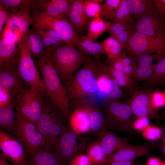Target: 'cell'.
Masks as SVG:
<instances>
[{"label":"cell","instance_id":"29","mask_svg":"<svg viewBox=\"0 0 165 165\" xmlns=\"http://www.w3.org/2000/svg\"><path fill=\"white\" fill-rule=\"evenodd\" d=\"M108 68L116 82L121 87L127 90L132 95L137 91V83L132 77L119 71L111 66L108 65Z\"/></svg>","mask_w":165,"mask_h":165},{"label":"cell","instance_id":"4","mask_svg":"<svg viewBox=\"0 0 165 165\" xmlns=\"http://www.w3.org/2000/svg\"><path fill=\"white\" fill-rule=\"evenodd\" d=\"M105 129L112 132L133 133L131 108L128 102L113 99L103 107Z\"/></svg>","mask_w":165,"mask_h":165},{"label":"cell","instance_id":"32","mask_svg":"<svg viewBox=\"0 0 165 165\" xmlns=\"http://www.w3.org/2000/svg\"><path fill=\"white\" fill-rule=\"evenodd\" d=\"M86 151V155L93 164L102 165L105 164L107 158L102 149L100 141L89 144Z\"/></svg>","mask_w":165,"mask_h":165},{"label":"cell","instance_id":"13","mask_svg":"<svg viewBox=\"0 0 165 165\" xmlns=\"http://www.w3.org/2000/svg\"><path fill=\"white\" fill-rule=\"evenodd\" d=\"M1 153L12 165H28L27 157L21 143L4 130H0Z\"/></svg>","mask_w":165,"mask_h":165},{"label":"cell","instance_id":"58","mask_svg":"<svg viewBox=\"0 0 165 165\" xmlns=\"http://www.w3.org/2000/svg\"><path fill=\"white\" fill-rule=\"evenodd\" d=\"M163 165H165V161L163 162Z\"/></svg>","mask_w":165,"mask_h":165},{"label":"cell","instance_id":"30","mask_svg":"<svg viewBox=\"0 0 165 165\" xmlns=\"http://www.w3.org/2000/svg\"><path fill=\"white\" fill-rule=\"evenodd\" d=\"M133 29L126 24L115 23L112 24L107 32L122 45L123 49L126 46L130 34Z\"/></svg>","mask_w":165,"mask_h":165},{"label":"cell","instance_id":"38","mask_svg":"<svg viewBox=\"0 0 165 165\" xmlns=\"http://www.w3.org/2000/svg\"><path fill=\"white\" fill-rule=\"evenodd\" d=\"M113 21L126 24L134 22L127 0H122Z\"/></svg>","mask_w":165,"mask_h":165},{"label":"cell","instance_id":"5","mask_svg":"<svg viewBox=\"0 0 165 165\" xmlns=\"http://www.w3.org/2000/svg\"><path fill=\"white\" fill-rule=\"evenodd\" d=\"M63 119L59 111L46 96L37 125L48 147L51 149L60 137L64 125Z\"/></svg>","mask_w":165,"mask_h":165},{"label":"cell","instance_id":"15","mask_svg":"<svg viewBox=\"0 0 165 165\" xmlns=\"http://www.w3.org/2000/svg\"><path fill=\"white\" fill-rule=\"evenodd\" d=\"M19 43L0 38V69L16 70L20 56Z\"/></svg>","mask_w":165,"mask_h":165},{"label":"cell","instance_id":"39","mask_svg":"<svg viewBox=\"0 0 165 165\" xmlns=\"http://www.w3.org/2000/svg\"><path fill=\"white\" fill-rule=\"evenodd\" d=\"M102 0H86L84 2L85 13L87 17L95 18L100 16L101 15L102 6L100 3Z\"/></svg>","mask_w":165,"mask_h":165},{"label":"cell","instance_id":"34","mask_svg":"<svg viewBox=\"0 0 165 165\" xmlns=\"http://www.w3.org/2000/svg\"><path fill=\"white\" fill-rule=\"evenodd\" d=\"M104 53L108 59L118 58L123 49L122 45L112 35H110L102 42Z\"/></svg>","mask_w":165,"mask_h":165},{"label":"cell","instance_id":"8","mask_svg":"<svg viewBox=\"0 0 165 165\" xmlns=\"http://www.w3.org/2000/svg\"><path fill=\"white\" fill-rule=\"evenodd\" d=\"M14 138L23 146L27 157L48 147L44 136L38 130L37 124L17 116Z\"/></svg>","mask_w":165,"mask_h":165},{"label":"cell","instance_id":"6","mask_svg":"<svg viewBox=\"0 0 165 165\" xmlns=\"http://www.w3.org/2000/svg\"><path fill=\"white\" fill-rule=\"evenodd\" d=\"M46 95L30 87L22 89L16 97V115L37 124L45 103Z\"/></svg>","mask_w":165,"mask_h":165},{"label":"cell","instance_id":"53","mask_svg":"<svg viewBox=\"0 0 165 165\" xmlns=\"http://www.w3.org/2000/svg\"><path fill=\"white\" fill-rule=\"evenodd\" d=\"M163 162L158 158L150 157L147 160L145 165H163Z\"/></svg>","mask_w":165,"mask_h":165},{"label":"cell","instance_id":"47","mask_svg":"<svg viewBox=\"0 0 165 165\" xmlns=\"http://www.w3.org/2000/svg\"><path fill=\"white\" fill-rule=\"evenodd\" d=\"M5 38L14 42H19L21 38L20 34L14 30L4 27L0 35V38Z\"/></svg>","mask_w":165,"mask_h":165},{"label":"cell","instance_id":"42","mask_svg":"<svg viewBox=\"0 0 165 165\" xmlns=\"http://www.w3.org/2000/svg\"><path fill=\"white\" fill-rule=\"evenodd\" d=\"M105 94L109 97L114 100L120 98L123 95L120 86L116 82L112 76L109 79Z\"/></svg>","mask_w":165,"mask_h":165},{"label":"cell","instance_id":"26","mask_svg":"<svg viewBox=\"0 0 165 165\" xmlns=\"http://www.w3.org/2000/svg\"><path fill=\"white\" fill-rule=\"evenodd\" d=\"M26 43L34 61L42 56L46 51L41 37L33 28L22 38Z\"/></svg>","mask_w":165,"mask_h":165},{"label":"cell","instance_id":"41","mask_svg":"<svg viewBox=\"0 0 165 165\" xmlns=\"http://www.w3.org/2000/svg\"><path fill=\"white\" fill-rule=\"evenodd\" d=\"M165 56L164 54L145 53L132 58L137 62L138 67L151 65L154 59H156L158 61Z\"/></svg>","mask_w":165,"mask_h":165},{"label":"cell","instance_id":"48","mask_svg":"<svg viewBox=\"0 0 165 165\" xmlns=\"http://www.w3.org/2000/svg\"><path fill=\"white\" fill-rule=\"evenodd\" d=\"M149 118L146 116L137 118L134 121L132 125L133 129L138 131H143L149 125Z\"/></svg>","mask_w":165,"mask_h":165},{"label":"cell","instance_id":"11","mask_svg":"<svg viewBox=\"0 0 165 165\" xmlns=\"http://www.w3.org/2000/svg\"><path fill=\"white\" fill-rule=\"evenodd\" d=\"M31 12L34 20L33 24L50 27L59 35L64 43L74 48L75 44L80 35L75 31L66 16L53 17L43 14L35 10H32Z\"/></svg>","mask_w":165,"mask_h":165},{"label":"cell","instance_id":"2","mask_svg":"<svg viewBox=\"0 0 165 165\" xmlns=\"http://www.w3.org/2000/svg\"><path fill=\"white\" fill-rule=\"evenodd\" d=\"M40 72L46 89V94L65 120H68L71 112L65 86L53 67L48 52L34 61Z\"/></svg>","mask_w":165,"mask_h":165},{"label":"cell","instance_id":"19","mask_svg":"<svg viewBox=\"0 0 165 165\" xmlns=\"http://www.w3.org/2000/svg\"><path fill=\"white\" fill-rule=\"evenodd\" d=\"M67 15L75 31L80 36L88 30L90 22L85 13L83 0H73Z\"/></svg>","mask_w":165,"mask_h":165},{"label":"cell","instance_id":"55","mask_svg":"<svg viewBox=\"0 0 165 165\" xmlns=\"http://www.w3.org/2000/svg\"><path fill=\"white\" fill-rule=\"evenodd\" d=\"M162 134L161 137L162 142V151L163 155L165 156V125L162 126Z\"/></svg>","mask_w":165,"mask_h":165},{"label":"cell","instance_id":"36","mask_svg":"<svg viewBox=\"0 0 165 165\" xmlns=\"http://www.w3.org/2000/svg\"><path fill=\"white\" fill-rule=\"evenodd\" d=\"M35 0H0V3L9 12L15 13L18 11L28 7L33 8ZM32 8V9H33Z\"/></svg>","mask_w":165,"mask_h":165},{"label":"cell","instance_id":"40","mask_svg":"<svg viewBox=\"0 0 165 165\" xmlns=\"http://www.w3.org/2000/svg\"><path fill=\"white\" fill-rule=\"evenodd\" d=\"M156 65V64L137 67L133 74L132 77L135 81L147 80L152 75Z\"/></svg>","mask_w":165,"mask_h":165},{"label":"cell","instance_id":"22","mask_svg":"<svg viewBox=\"0 0 165 165\" xmlns=\"http://www.w3.org/2000/svg\"><path fill=\"white\" fill-rule=\"evenodd\" d=\"M27 85H28L19 76L16 70L0 69V88L7 89L16 95L21 90L28 87Z\"/></svg>","mask_w":165,"mask_h":165},{"label":"cell","instance_id":"27","mask_svg":"<svg viewBox=\"0 0 165 165\" xmlns=\"http://www.w3.org/2000/svg\"><path fill=\"white\" fill-rule=\"evenodd\" d=\"M15 104L0 108V127L14 138L16 126Z\"/></svg>","mask_w":165,"mask_h":165},{"label":"cell","instance_id":"49","mask_svg":"<svg viewBox=\"0 0 165 165\" xmlns=\"http://www.w3.org/2000/svg\"><path fill=\"white\" fill-rule=\"evenodd\" d=\"M89 157L83 153L79 154L73 159L69 165H92Z\"/></svg>","mask_w":165,"mask_h":165},{"label":"cell","instance_id":"44","mask_svg":"<svg viewBox=\"0 0 165 165\" xmlns=\"http://www.w3.org/2000/svg\"><path fill=\"white\" fill-rule=\"evenodd\" d=\"M107 61L108 65L132 77L134 71L137 67L132 65H125L116 59L111 60L107 59Z\"/></svg>","mask_w":165,"mask_h":165},{"label":"cell","instance_id":"20","mask_svg":"<svg viewBox=\"0 0 165 165\" xmlns=\"http://www.w3.org/2000/svg\"><path fill=\"white\" fill-rule=\"evenodd\" d=\"M67 120L69 127L79 135L90 131L89 113L84 106L71 111Z\"/></svg>","mask_w":165,"mask_h":165},{"label":"cell","instance_id":"7","mask_svg":"<svg viewBox=\"0 0 165 165\" xmlns=\"http://www.w3.org/2000/svg\"><path fill=\"white\" fill-rule=\"evenodd\" d=\"M89 144L87 139L81 138L68 125H64L60 137L51 149L65 165L77 155L83 153Z\"/></svg>","mask_w":165,"mask_h":165},{"label":"cell","instance_id":"54","mask_svg":"<svg viewBox=\"0 0 165 165\" xmlns=\"http://www.w3.org/2000/svg\"><path fill=\"white\" fill-rule=\"evenodd\" d=\"M102 165H136V164L133 160H131L113 162Z\"/></svg>","mask_w":165,"mask_h":165},{"label":"cell","instance_id":"24","mask_svg":"<svg viewBox=\"0 0 165 165\" xmlns=\"http://www.w3.org/2000/svg\"><path fill=\"white\" fill-rule=\"evenodd\" d=\"M33 28L40 35L46 50L47 51L64 43L59 35L48 26L33 24Z\"/></svg>","mask_w":165,"mask_h":165},{"label":"cell","instance_id":"28","mask_svg":"<svg viewBox=\"0 0 165 165\" xmlns=\"http://www.w3.org/2000/svg\"><path fill=\"white\" fill-rule=\"evenodd\" d=\"M83 106L86 107L89 113L90 131L98 134L103 129L105 128L103 111L98 107L89 103H85L82 106Z\"/></svg>","mask_w":165,"mask_h":165},{"label":"cell","instance_id":"12","mask_svg":"<svg viewBox=\"0 0 165 165\" xmlns=\"http://www.w3.org/2000/svg\"><path fill=\"white\" fill-rule=\"evenodd\" d=\"M152 93L147 90L137 91L128 101L131 108L134 121L135 119L141 116H146L158 122L161 119V117L152 103Z\"/></svg>","mask_w":165,"mask_h":165},{"label":"cell","instance_id":"1","mask_svg":"<svg viewBox=\"0 0 165 165\" xmlns=\"http://www.w3.org/2000/svg\"><path fill=\"white\" fill-rule=\"evenodd\" d=\"M100 61V58L87 57L82 68L64 84L71 111L81 106L86 97L97 91Z\"/></svg>","mask_w":165,"mask_h":165},{"label":"cell","instance_id":"33","mask_svg":"<svg viewBox=\"0 0 165 165\" xmlns=\"http://www.w3.org/2000/svg\"><path fill=\"white\" fill-rule=\"evenodd\" d=\"M132 17L138 19L153 7L154 0H127Z\"/></svg>","mask_w":165,"mask_h":165},{"label":"cell","instance_id":"14","mask_svg":"<svg viewBox=\"0 0 165 165\" xmlns=\"http://www.w3.org/2000/svg\"><path fill=\"white\" fill-rule=\"evenodd\" d=\"M159 14L153 7L138 19L134 29L151 36L165 37L163 24Z\"/></svg>","mask_w":165,"mask_h":165},{"label":"cell","instance_id":"9","mask_svg":"<svg viewBox=\"0 0 165 165\" xmlns=\"http://www.w3.org/2000/svg\"><path fill=\"white\" fill-rule=\"evenodd\" d=\"M20 56L16 70L21 78L31 88L46 95V86L28 47L21 38L19 41Z\"/></svg>","mask_w":165,"mask_h":165},{"label":"cell","instance_id":"31","mask_svg":"<svg viewBox=\"0 0 165 165\" xmlns=\"http://www.w3.org/2000/svg\"><path fill=\"white\" fill-rule=\"evenodd\" d=\"M112 23L104 21L101 16L92 19L90 21L88 29L87 36L93 41L104 32L107 31Z\"/></svg>","mask_w":165,"mask_h":165},{"label":"cell","instance_id":"43","mask_svg":"<svg viewBox=\"0 0 165 165\" xmlns=\"http://www.w3.org/2000/svg\"><path fill=\"white\" fill-rule=\"evenodd\" d=\"M162 130L156 126L149 125L142 132L144 138L149 141L157 140L161 138Z\"/></svg>","mask_w":165,"mask_h":165},{"label":"cell","instance_id":"21","mask_svg":"<svg viewBox=\"0 0 165 165\" xmlns=\"http://www.w3.org/2000/svg\"><path fill=\"white\" fill-rule=\"evenodd\" d=\"M98 135L107 159L115 152V151L130 144L128 142V138L121 137L105 128L101 131Z\"/></svg>","mask_w":165,"mask_h":165},{"label":"cell","instance_id":"25","mask_svg":"<svg viewBox=\"0 0 165 165\" xmlns=\"http://www.w3.org/2000/svg\"><path fill=\"white\" fill-rule=\"evenodd\" d=\"M74 48L86 55H91L96 58H99L104 53L102 42H94L86 35H80L76 42Z\"/></svg>","mask_w":165,"mask_h":165},{"label":"cell","instance_id":"10","mask_svg":"<svg viewBox=\"0 0 165 165\" xmlns=\"http://www.w3.org/2000/svg\"><path fill=\"white\" fill-rule=\"evenodd\" d=\"M125 49L132 58L153 53L165 54V37L148 36L133 29Z\"/></svg>","mask_w":165,"mask_h":165},{"label":"cell","instance_id":"17","mask_svg":"<svg viewBox=\"0 0 165 165\" xmlns=\"http://www.w3.org/2000/svg\"><path fill=\"white\" fill-rule=\"evenodd\" d=\"M73 0H36L32 10L43 14L53 17L68 15Z\"/></svg>","mask_w":165,"mask_h":165},{"label":"cell","instance_id":"45","mask_svg":"<svg viewBox=\"0 0 165 165\" xmlns=\"http://www.w3.org/2000/svg\"><path fill=\"white\" fill-rule=\"evenodd\" d=\"M16 95L7 89L0 88V108L16 104Z\"/></svg>","mask_w":165,"mask_h":165},{"label":"cell","instance_id":"46","mask_svg":"<svg viewBox=\"0 0 165 165\" xmlns=\"http://www.w3.org/2000/svg\"><path fill=\"white\" fill-rule=\"evenodd\" d=\"M151 100L153 107L157 110L165 105V97L164 93L158 91L152 92Z\"/></svg>","mask_w":165,"mask_h":165},{"label":"cell","instance_id":"18","mask_svg":"<svg viewBox=\"0 0 165 165\" xmlns=\"http://www.w3.org/2000/svg\"><path fill=\"white\" fill-rule=\"evenodd\" d=\"M32 8L31 7H26L12 13L4 27L14 30L22 38L28 32L30 26L34 22L31 12Z\"/></svg>","mask_w":165,"mask_h":165},{"label":"cell","instance_id":"59","mask_svg":"<svg viewBox=\"0 0 165 165\" xmlns=\"http://www.w3.org/2000/svg\"><path fill=\"white\" fill-rule=\"evenodd\" d=\"M164 95L165 97V92L164 93Z\"/></svg>","mask_w":165,"mask_h":165},{"label":"cell","instance_id":"3","mask_svg":"<svg viewBox=\"0 0 165 165\" xmlns=\"http://www.w3.org/2000/svg\"><path fill=\"white\" fill-rule=\"evenodd\" d=\"M47 51L51 63L64 85L84 62L87 57L86 54L65 43Z\"/></svg>","mask_w":165,"mask_h":165},{"label":"cell","instance_id":"50","mask_svg":"<svg viewBox=\"0 0 165 165\" xmlns=\"http://www.w3.org/2000/svg\"><path fill=\"white\" fill-rule=\"evenodd\" d=\"M12 13L9 12L0 3V34L2 33L3 26L9 20Z\"/></svg>","mask_w":165,"mask_h":165},{"label":"cell","instance_id":"51","mask_svg":"<svg viewBox=\"0 0 165 165\" xmlns=\"http://www.w3.org/2000/svg\"><path fill=\"white\" fill-rule=\"evenodd\" d=\"M116 59L125 65L137 67V64L134 60L130 56H127L124 52L121 53L118 58Z\"/></svg>","mask_w":165,"mask_h":165},{"label":"cell","instance_id":"35","mask_svg":"<svg viewBox=\"0 0 165 165\" xmlns=\"http://www.w3.org/2000/svg\"><path fill=\"white\" fill-rule=\"evenodd\" d=\"M145 81L151 86H159L165 83V56L158 61L152 75Z\"/></svg>","mask_w":165,"mask_h":165},{"label":"cell","instance_id":"23","mask_svg":"<svg viewBox=\"0 0 165 165\" xmlns=\"http://www.w3.org/2000/svg\"><path fill=\"white\" fill-rule=\"evenodd\" d=\"M27 162L28 165H65L49 147L41 149L27 157Z\"/></svg>","mask_w":165,"mask_h":165},{"label":"cell","instance_id":"56","mask_svg":"<svg viewBox=\"0 0 165 165\" xmlns=\"http://www.w3.org/2000/svg\"><path fill=\"white\" fill-rule=\"evenodd\" d=\"M0 165H12L9 163L1 153H0Z\"/></svg>","mask_w":165,"mask_h":165},{"label":"cell","instance_id":"16","mask_svg":"<svg viewBox=\"0 0 165 165\" xmlns=\"http://www.w3.org/2000/svg\"><path fill=\"white\" fill-rule=\"evenodd\" d=\"M153 146L150 142L138 145L130 144L108 158L105 164L113 162L133 160L138 157L148 156L151 154Z\"/></svg>","mask_w":165,"mask_h":165},{"label":"cell","instance_id":"37","mask_svg":"<svg viewBox=\"0 0 165 165\" xmlns=\"http://www.w3.org/2000/svg\"><path fill=\"white\" fill-rule=\"evenodd\" d=\"M122 0H107L102 5L101 17L113 21Z\"/></svg>","mask_w":165,"mask_h":165},{"label":"cell","instance_id":"52","mask_svg":"<svg viewBox=\"0 0 165 165\" xmlns=\"http://www.w3.org/2000/svg\"><path fill=\"white\" fill-rule=\"evenodd\" d=\"M154 5L158 13L165 16V0H154Z\"/></svg>","mask_w":165,"mask_h":165},{"label":"cell","instance_id":"57","mask_svg":"<svg viewBox=\"0 0 165 165\" xmlns=\"http://www.w3.org/2000/svg\"><path fill=\"white\" fill-rule=\"evenodd\" d=\"M135 163L136 164V165H143L142 164L139 162H136Z\"/></svg>","mask_w":165,"mask_h":165}]
</instances>
